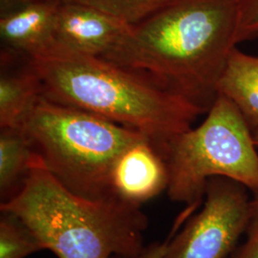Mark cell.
<instances>
[{
    "mask_svg": "<svg viewBox=\"0 0 258 258\" xmlns=\"http://www.w3.org/2000/svg\"><path fill=\"white\" fill-rule=\"evenodd\" d=\"M238 0H169L104 59L210 110L237 45Z\"/></svg>",
    "mask_w": 258,
    "mask_h": 258,
    "instance_id": "1",
    "label": "cell"
},
{
    "mask_svg": "<svg viewBox=\"0 0 258 258\" xmlns=\"http://www.w3.org/2000/svg\"><path fill=\"white\" fill-rule=\"evenodd\" d=\"M28 58L46 99L136 130L163 157L170 142L205 113L137 72L54 40Z\"/></svg>",
    "mask_w": 258,
    "mask_h": 258,
    "instance_id": "2",
    "label": "cell"
},
{
    "mask_svg": "<svg viewBox=\"0 0 258 258\" xmlns=\"http://www.w3.org/2000/svg\"><path fill=\"white\" fill-rule=\"evenodd\" d=\"M0 210L19 216L57 258H113L138 253L146 246L148 217L142 206L73 194L41 159Z\"/></svg>",
    "mask_w": 258,
    "mask_h": 258,
    "instance_id": "3",
    "label": "cell"
},
{
    "mask_svg": "<svg viewBox=\"0 0 258 258\" xmlns=\"http://www.w3.org/2000/svg\"><path fill=\"white\" fill-rule=\"evenodd\" d=\"M47 169L73 194L114 197L109 181L120 154L146 136L44 96L22 126Z\"/></svg>",
    "mask_w": 258,
    "mask_h": 258,
    "instance_id": "4",
    "label": "cell"
},
{
    "mask_svg": "<svg viewBox=\"0 0 258 258\" xmlns=\"http://www.w3.org/2000/svg\"><path fill=\"white\" fill-rule=\"evenodd\" d=\"M203 122L170 142L165 154L171 201L186 211L203 203L208 182L225 177L258 194V148L252 132L238 109L218 95Z\"/></svg>",
    "mask_w": 258,
    "mask_h": 258,
    "instance_id": "5",
    "label": "cell"
},
{
    "mask_svg": "<svg viewBox=\"0 0 258 258\" xmlns=\"http://www.w3.org/2000/svg\"><path fill=\"white\" fill-rule=\"evenodd\" d=\"M249 192L229 178H211L202 209L178 234L167 238L164 258H229L247 228Z\"/></svg>",
    "mask_w": 258,
    "mask_h": 258,
    "instance_id": "6",
    "label": "cell"
},
{
    "mask_svg": "<svg viewBox=\"0 0 258 258\" xmlns=\"http://www.w3.org/2000/svg\"><path fill=\"white\" fill-rule=\"evenodd\" d=\"M132 25L87 6L60 3L54 41L85 55L105 58L128 36Z\"/></svg>",
    "mask_w": 258,
    "mask_h": 258,
    "instance_id": "7",
    "label": "cell"
},
{
    "mask_svg": "<svg viewBox=\"0 0 258 258\" xmlns=\"http://www.w3.org/2000/svg\"><path fill=\"white\" fill-rule=\"evenodd\" d=\"M169 174L166 160L147 137L126 148L112 167V196L127 203L143 204L167 190Z\"/></svg>",
    "mask_w": 258,
    "mask_h": 258,
    "instance_id": "8",
    "label": "cell"
},
{
    "mask_svg": "<svg viewBox=\"0 0 258 258\" xmlns=\"http://www.w3.org/2000/svg\"><path fill=\"white\" fill-rule=\"evenodd\" d=\"M60 2L40 0L0 17V36L10 51L21 55L37 53L54 40Z\"/></svg>",
    "mask_w": 258,
    "mask_h": 258,
    "instance_id": "9",
    "label": "cell"
},
{
    "mask_svg": "<svg viewBox=\"0 0 258 258\" xmlns=\"http://www.w3.org/2000/svg\"><path fill=\"white\" fill-rule=\"evenodd\" d=\"M0 127L22 128L43 97L42 83L27 56L25 64L8 69L1 66Z\"/></svg>",
    "mask_w": 258,
    "mask_h": 258,
    "instance_id": "10",
    "label": "cell"
},
{
    "mask_svg": "<svg viewBox=\"0 0 258 258\" xmlns=\"http://www.w3.org/2000/svg\"><path fill=\"white\" fill-rule=\"evenodd\" d=\"M247 121L251 132L258 130V56L237 46L231 50L217 87Z\"/></svg>",
    "mask_w": 258,
    "mask_h": 258,
    "instance_id": "11",
    "label": "cell"
},
{
    "mask_svg": "<svg viewBox=\"0 0 258 258\" xmlns=\"http://www.w3.org/2000/svg\"><path fill=\"white\" fill-rule=\"evenodd\" d=\"M39 160L22 129L1 128L0 204L8 202L19 194Z\"/></svg>",
    "mask_w": 258,
    "mask_h": 258,
    "instance_id": "12",
    "label": "cell"
},
{
    "mask_svg": "<svg viewBox=\"0 0 258 258\" xmlns=\"http://www.w3.org/2000/svg\"><path fill=\"white\" fill-rule=\"evenodd\" d=\"M0 258H26L45 250L36 233L19 216L0 210Z\"/></svg>",
    "mask_w": 258,
    "mask_h": 258,
    "instance_id": "13",
    "label": "cell"
},
{
    "mask_svg": "<svg viewBox=\"0 0 258 258\" xmlns=\"http://www.w3.org/2000/svg\"><path fill=\"white\" fill-rule=\"evenodd\" d=\"M98 10L134 25L164 6L169 0H57Z\"/></svg>",
    "mask_w": 258,
    "mask_h": 258,
    "instance_id": "14",
    "label": "cell"
},
{
    "mask_svg": "<svg viewBox=\"0 0 258 258\" xmlns=\"http://www.w3.org/2000/svg\"><path fill=\"white\" fill-rule=\"evenodd\" d=\"M258 39V0H238L236 43Z\"/></svg>",
    "mask_w": 258,
    "mask_h": 258,
    "instance_id": "15",
    "label": "cell"
},
{
    "mask_svg": "<svg viewBox=\"0 0 258 258\" xmlns=\"http://www.w3.org/2000/svg\"><path fill=\"white\" fill-rule=\"evenodd\" d=\"M245 239L238 244L229 258H258V194L251 197L249 221Z\"/></svg>",
    "mask_w": 258,
    "mask_h": 258,
    "instance_id": "16",
    "label": "cell"
},
{
    "mask_svg": "<svg viewBox=\"0 0 258 258\" xmlns=\"http://www.w3.org/2000/svg\"><path fill=\"white\" fill-rule=\"evenodd\" d=\"M167 239L164 242L155 241L146 245L138 253L130 255H116L113 258H164Z\"/></svg>",
    "mask_w": 258,
    "mask_h": 258,
    "instance_id": "17",
    "label": "cell"
},
{
    "mask_svg": "<svg viewBox=\"0 0 258 258\" xmlns=\"http://www.w3.org/2000/svg\"><path fill=\"white\" fill-rule=\"evenodd\" d=\"M40 0H0V17Z\"/></svg>",
    "mask_w": 258,
    "mask_h": 258,
    "instance_id": "18",
    "label": "cell"
},
{
    "mask_svg": "<svg viewBox=\"0 0 258 258\" xmlns=\"http://www.w3.org/2000/svg\"><path fill=\"white\" fill-rule=\"evenodd\" d=\"M252 135H253V139H254L255 145H256V147L258 148V130L257 131H255V132H253Z\"/></svg>",
    "mask_w": 258,
    "mask_h": 258,
    "instance_id": "19",
    "label": "cell"
}]
</instances>
